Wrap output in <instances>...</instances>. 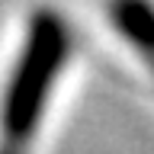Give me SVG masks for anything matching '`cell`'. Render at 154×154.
I'll return each instance as SVG.
<instances>
[{"instance_id": "1", "label": "cell", "mask_w": 154, "mask_h": 154, "mask_svg": "<svg viewBox=\"0 0 154 154\" xmlns=\"http://www.w3.org/2000/svg\"><path fill=\"white\" fill-rule=\"evenodd\" d=\"M64 58V29L55 16H42L32 29L29 51L19 61V71L10 84L7 93V112H3V128H7V148L0 154H16L19 144L32 135L42 96L48 90V80L58 71Z\"/></svg>"}]
</instances>
